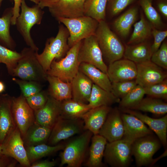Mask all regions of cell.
Segmentation results:
<instances>
[{"label": "cell", "instance_id": "obj_10", "mask_svg": "<svg viewBox=\"0 0 167 167\" xmlns=\"http://www.w3.org/2000/svg\"><path fill=\"white\" fill-rule=\"evenodd\" d=\"M84 123L81 118L68 119L60 117L52 128L48 140V145H56L85 131Z\"/></svg>", "mask_w": 167, "mask_h": 167}, {"label": "cell", "instance_id": "obj_2", "mask_svg": "<svg viewBox=\"0 0 167 167\" xmlns=\"http://www.w3.org/2000/svg\"><path fill=\"white\" fill-rule=\"evenodd\" d=\"M20 9L21 12L15 25L26 44L38 52L39 48L32 37L31 31L34 25L41 24L44 12L38 4L28 6L25 0H21Z\"/></svg>", "mask_w": 167, "mask_h": 167}, {"label": "cell", "instance_id": "obj_8", "mask_svg": "<svg viewBox=\"0 0 167 167\" xmlns=\"http://www.w3.org/2000/svg\"><path fill=\"white\" fill-rule=\"evenodd\" d=\"M161 143L152 135L139 138L132 144V155L135 157L137 166L141 167L154 164L153 156L160 148Z\"/></svg>", "mask_w": 167, "mask_h": 167}, {"label": "cell", "instance_id": "obj_43", "mask_svg": "<svg viewBox=\"0 0 167 167\" xmlns=\"http://www.w3.org/2000/svg\"><path fill=\"white\" fill-rule=\"evenodd\" d=\"M150 60L164 69H167V43L163 42L158 49L153 53Z\"/></svg>", "mask_w": 167, "mask_h": 167}, {"label": "cell", "instance_id": "obj_3", "mask_svg": "<svg viewBox=\"0 0 167 167\" xmlns=\"http://www.w3.org/2000/svg\"><path fill=\"white\" fill-rule=\"evenodd\" d=\"M95 35L103 58L104 57L109 64L123 57L125 48L105 20L99 22Z\"/></svg>", "mask_w": 167, "mask_h": 167}, {"label": "cell", "instance_id": "obj_30", "mask_svg": "<svg viewBox=\"0 0 167 167\" xmlns=\"http://www.w3.org/2000/svg\"><path fill=\"white\" fill-rule=\"evenodd\" d=\"M61 117L68 119L81 118L91 109L88 104L77 102L72 98L61 101Z\"/></svg>", "mask_w": 167, "mask_h": 167}, {"label": "cell", "instance_id": "obj_14", "mask_svg": "<svg viewBox=\"0 0 167 167\" xmlns=\"http://www.w3.org/2000/svg\"><path fill=\"white\" fill-rule=\"evenodd\" d=\"M137 74L135 81L143 88L161 82L167 79L164 69L151 60L136 63Z\"/></svg>", "mask_w": 167, "mask_h": 167}, {"label": "cell", "instance_id": "obj_52", "mask_svg": "<svg viewBox=\"0 0 167 167\" xmlns=\"http://www.w3.org/2000/svg\"><path fill=\"white\" fill-rule=\"evenodd\" d=\"M5 89V86L4 83L0 81V93L4 92Z\"/></svg>", "mask_w": 167, "mask_h": 167}, {"label": "cell", "instance_id": "obj_17", "mask_svg": "<svg viewBox=\"0 0 167 167\" xmlns=\"http://www.w3.org/2000/svg\"><path fill=\"white\" fill-rule=\"evenodd\" d=\"M124 132L123 122L119 109H111L98 134L110 142L122 139Z\"/></svg>", "mask_w": 167, "mask_h": 167}, {"label": "cell", "instance_id": "obj_12", "mask_svg": "<svg viewBox=\"0 0 167 167\" xmlns=\"http://www.w3.org/2000/svg\"><path fill=\"white\" fill-rule=\"evenodd\" d=\"M11 107L15 122L23 138L35 122L34 111L22 94L17 97H12Z\"/></svg>", "mask_w": 167, "mask_h": 167}, {"label": "cell", "instance_id": "obj_26", "mask_svg": "<svg viewBox=\"0 0 167 167\" xmlns=\"http://www.w3.org/2000/svg\"><path fill=\"white\" fill-rule=\"evenodd\" d=\"M79 71L87 76L93 83L101 88L109 91H111V82L107 73L90 64L81 63Z\"/></svg>", "mask_w": 167, "mask_h": 167}, {"label": "cell", "instance_id": "obj_49", "mask_svg": "<svg viewBox=\"0 0 167 167\" xmlns=\"http://www.w3.org/2000/svg\"><path fill=\"white\" fill-rule=\"evenodd\" d=\"M56 164V161L44 160L36 161L31 164V167H53Z\"/></svg>", "mask_w": 167, "mask_h": 167}, {"label": "cell", "instance_id": "obj_29", "mask_svg": "<svg viewBox=\"0 0 167 167\" xmlns=\"http://www.w3.org/2000/svg\"><path fill=\"white\" fill-rule=\"evenodd\" d=\"M120 100L111 92L93 84L88 104L91 109L102 106H110L115 103H119Z\"/></svg>", "mask_w": 167, "mask_h": 167}, {"label": "cell", "instance_id": "obj_6", "mask_svg": "<svg viewBox=\"0 0 167 167\" xmlns=\"http://www.w3.org/2000/svg\"><path fill=\"white\" fill-rule=\"evenodd\" d=\"M56 19L69 32L68 44L70 48L84 39L95 35L99 24L96 20L85 15L73 18L59 17Z\"/></svg>", "mask_w": 167, "mask_h": 167}, {"label": "cell", "instance_id": "obj_33", "mask_svg": "<svg viewBox=\"0 0 167 167\" xmlns=\"http://www.w3.org/2000/svg\"><path fill=\"white\" fill-rule=\"evenodd\" d=\"M133 32L127 43L128 45L135 44L145 41L152 35L153 26L143 15L140 20L134 24Z\"/></svg>", "mask_w": 167, "mask_h": 167}, {"label": "cell", "instance_id": "obj_48", "mask_svg": "<svg viewBox=\"0 0 167 167\" xmlns=\"http://www.w3.org/2000/svg\"><path fill=\"white\" fill-rule=\"evenodd\" d=\"M14 5L12 7L13 16L11 20V25H15L17 18L20 14L21 0H13Z\"/></svg>", "mask_w": 167, "mask_h": 167}, {"label": "cell", "instance_id": "obj_53", "mask_svg": "<svg viewBox=\"0 0 167 167\" xmlns=\"http://www.w3.org/2000/svg\"><path fill=\"white\" fill-rule=\"evenodd\" d=\"M34 3L36 4H38L40 2V0H29Z\"/></svg>", "mask_w": 167, "mask_h": 167}, {"label": "cell", "instance_id": "obj_31", "mask_svg": "<svg viewBox=\"0 0 167 167\" xmlns=\"http://www.w3.org/2000/svg\"><path fill=\"white\" fill-rule=\"evenodd\" d=\"M65 146L63 144L50 145L42 143L25 147L28 159L31 164L42 157L62 150Z\"/></svg>", "mask_w": 167, "mask_h": 167}, {"label": "cell", "instance_id": "obj_28", "mask_svg": "<svg viewBox=\"0 0 167 167\" xmlns=\"http://www.w3.org/2000/svg\"><path fill=\"white\" fill-rule=\"evenodd\" d=\"M52 128L35 123L27 130L22 138L25 147L45 143L48 141Z\"/></svg>", "mask_w": 167, "mask_h": 167}, {"label": "cell", "instance_id": "obj_1", "mask_svg": "<svg viewBox=\"0 0 167 167\" xmlns=\"http://www.w3.org/2000/svg\"><path fill=\"white\" fill-rule=\"evenodd\" d=\"M69 36L67 29L60 24L56 36L47 39L43 52L40 54L36 52L37 59L46 72L54 60L58 61L66 55L70 48L68 44Z\"/></svg>", "mask_w": 167, "mask_h": 167}, {"label": "cell", "instance_id": "obj_23", "mask_svg": "<svg viewBox=\"0 0 167 167\" xmlns=\"http://www.w3.org/2000/svg\"><path fill=\"white\" fill-rule=\"evenodd\" d=\"M72 98L77 102L88 104L92 82L84 74L79 71L71 82Z\"/></svg>", "mask_w": 167, "mask_h": 167}, {"label": "cell", "instance_id": "obj_55", "mask_svg": "<svg viewBox=\"0 0 167 167\" xmlns=\"http://www.w3.org/2000/svg\"><path fill=\"white\" fill-rule=\"evenodd\" d=\"M3 0H0V7L1 6L2 2ZM9 0L11 1V2H12L13 1V0Z\"/></svg>", "mask_w": 167, "mask_h": 167}, {"label": "cell", "instance_id": "obj_24", "mask_svg": "<svg viewBox=\"0 0 167 167\" xmlns=\"http://www.w3.org/2000/svg\"><path fill=\"white\" fill-rule=\"evenodd\" d=\"M49 85L48 93L50 96L59 101L72 98L71 82H65L54 76L47 75Z\"/></svg>", "mask_w": 167, "mask_h": 167}, {"label": "cell", "instance_id": "obj_13", "mask_svg": "<svg viewBox=\"0 0 167 167\" xmlns=\"http://www.w3.org/2000/svg\"><path fill=\"white\" fill-rule=\"evenodd\" d=\"M1 145L4 155L14 159L23 167L31 166L23 139L17 127L6 137Z\"/></svg>", "mask_w": 167, "mask_h": 167}, {"label": "cell", "instance_id": "obj_27", "mask_svg": "<svg viewBox=\"0 0 167 167\" xmlns=\"http://www.w3.org/2000/svg\"><path fill=\"white\" fill-rule=\"evenodd\" d=\"M152 54L151 45L144 42L126 45L123 57L137 63L150 60Z\"/></svg>", "mask_w": 167, "mask_h": 167}, {"label": "cell", "instance_id": "obj_7", "mask_svg": "<svg viewBox=\"0 0 167 167\" xmlns=\"http://www.w3.org/2000/svg\"><path fill=\"white\" fill-rule=\"evenodd\" d=\"M82 41L71 47L64 57L58 61L54 60L46 72L47 75L57 77L64 82H71L79 71L80 63L78 54Z\"/></svg>", "mask_w": 167, "mask_h": 167}, {"label": "cell", "instance_id": "obj_46", "mask_svg": "<svg viewBox=\"0 0 167 167\" xmlns=\"http://www.w3.org/2000/svg\"><path fill=\"white\" fill-rule=\"evenodd\" d=\"M152 35L154 38V42L151 49L152 54L159 48L164 39L167 36V31H160L153 27L152 31Z\"/></svg>", "mask_w": 167, "mask_h": 167}, {"label": "cell", "instance_id": "obj_21", "mask_svg": "<svg viewBox=\"0 0 167 167\" xmlns=\"http://www.w3.org/2000/svg\"><path fill=\"white\" fill-rule=\"evenodd\" d=\"M120 110L124 113H129L135 116L154 132L157 135L161 143L165 148L167 144V115L162 117L154 118L144 114L135 110L122 109Z\"/></svg>", "mask_w": 167, "mask_h": 167}, {"label": "cell", "instance_id": "obj_37", "mask_svg": "<svg viewBox=\"0 0 167 167\" xmlns=\"http://www.w3.org/2000/svg\"><path fill=\"white\" fill-rule=\"evenodd\" d=\"M145 95L143 88L137 85L121 98L119 102L120 109H133L139 103Z\"/></svg>", "mask_w": 167, "mask_h": 167}, {"label": "cell", "instance_id": "obj_39", "mask_svg": "<svg viewBox=\"0 0 167 167\" xmlns=\"http://www.w3.org/2000/svg\"><path fill=\"white\" fill-rule=\"evenodd\" d=\"M13 80L19 86L21 94L26 98L42 90L40 83L37 82L23 80L14 77Z\"/></svg>", "mask_w": 167, "mask_h": 167}, {"label": "cell", "instance_id": "obj_11", "mask_svg": "<svg viewBox=\"0 0 167 167\" xmlns=\"http://www.w3.org/2000/svg\"><path fill=\"white\" fill-rule=\"evenodd\" d=\"M79 62L92 65L103 72L107 73L108 66L104 62L102 54L95 35L82 41L79 51Z\"/></svg>", "mask_w": 167, "mask_h": 167}, {"label": "cell", "instance_id": "obj_9", "mask_svg": "<svg viewBox=\"0 0 167 167\" xmlns=\"http://www.w3.org/2000/svg\"><path fill=\"white\" fill-rule=\"evenodd\" d=\"M132 143L122 139L107 143L104 151L105 162L112 167H126L131 161Z\"/></svg>", "mask_w": 167, "mask_h": 167}, {"label": "cell", "instance_id": "obj_54", "mask_svg": "<svg viewBox=\"0 0 167 167\" xmlns=\"http://www.w3.org/2000/svg\"><path fill=\"white\" fill-rule=\"evenodd\" d=\"M2 148L1 144H0V157L3 155Z\"/></svg>", "mask_w": 167, "mask_h": 167}, {"label": "cell", "instance_id": "obj_16", "mask_svg": "<svg viewBox=\"0 0 167 167\" xmlns=\"http://www.w3.org/2000/svg\"><path fill=\"white\" fill-rule=\"evenodd\" d=\"M107 74L111 83L135 80L136 64L125 58L118 60L109 64Z\"/></svg>", "mask_w": 167, "mask_h": 167}, {"label": "cell", "instance_id": "obj_45", "mask_svg": "<svg viewBox=\"0 0 167 167\" xmlns=\"http://www.w3.org/2000/svg\"><path fill=\"white\" fill-rule=\"evenodd\" d=\"M133 0H108V9L111 15L115 16L124 10Z\"/></svg>", "mask_w": 167, "mask_h": 167}, {"label": "cell", "instance_id": "obj_51", "mask_svg": "<svg viewBox=\"0 0 167 167\" xmlns=\"http://www.w3.org/2000/svg\"><path fill=\"white\" fill-rule=\"evenodd\" d=\"M54 0H40V2L38 4L42 9L47 7L48 5Z\"/></svg>", "mask_w": 167, "mask_h": 167}, {"label": "cell", "instance_id": "obj_22", "mask_svg": "<svg viewBox=\"0 0 167 167\" xmlns=\"http://www.w3.org/2000/svg\"><path fill=\"white\" fill-rule=\"evenodd\" d=\"M111 109L110 106H102L89 110L81 117L85 130L90 131L93 135L98 134Z\"/></svg>", "mask_w": 167, "mask_h": 167}, {"label": "cell", "instance_id": "obj_20", "mask_svg": "<svg viewBox=\"0 0 167 167\" xmlns=\"http://www.w3.org/2000/svg\"><path fill=\"white\" fill-rule=\"evenodd\" d=\"M12 97L8 95L0 96V144L16 127L12 110Z\"/></svg>", "mask_w": 167, "mask_h": 167}, {"label": "cell", "instance_id": "obj_47", "mask_svg": "<svg viewBox=\"0 0 167 167\" xmlns=\"http://www.w3.org/2000/svg\"><path fill=\"white\" fill-rule=\"evenodd\" d=\"M17 162L14 159L5 155L0 157V167H14Z\"/></svg>", "mask_w": 167, "mask_h": 167}, {"label": "cell", "instance_id": "obj_34", "mask_svg": "<svg viewBox=\"0 0 167 167\" xmlns=\"http://www.w3.org/2000/svg\"><path fill=\"white\" fill-rule=\"evenodd\" d=\"M13 15L12 7L9 8L0 17V42L7 48L14 50L16 44L10 33Z\"/></svg>", "mask_w": 167, "mask_h": 167}, {"label": "cell", "instance_id": "obj_36", "mask_svg": "<svg viewBox=\"0 0 167 167\" xmlns=\"http://www.w3.org/2000/svg\"><path fill=\"white\" fill-rule=\"evenodd\" d=\"M148 112L156 114L167 113V104L162 99L149 96L143 98L133 109Z\"/></svg>", "mask_w": 167, "mask_h": 167}, {"label": "cell", "instance_id": "obj_56", "mask_svg": "<svg viewBox=\"0 0 167 167\" xmlns=\"http://www.w3.org/2000/svg\"><path fill=\"white\" fill-rule=\"evenodd\" d=\"M1 63V61L0 60V63Z\"/></svg>", "mask_w": 167, "mask_h": 167}, {"label": "cell", "instance_id": "obj_19", "mask_svg": "<svg viewBox=\"0 0 167 167\" xmlns=\"http://www.w3.org/2000/svg\"><path fill=\"white\" fill-rule=\"evenodd\" d=\"M34 113L36 123L52 128L61 117V101L49 95L44 106Z\"/></svg>", "mask_w": 167, "mask_h": 167}, {"label": "cell", "instance_id": "obj_41", "mask_svg": "<svg viewBox=\"0 0 167 167\" xmlns=\"http://www.w3.org/2000/svg\"><path fill=\"white\" fill-rule=\"evenodd\" d=\"M145 94L149 96L166 100L167 99V79L160 83L143 88Z\"/></svg>", "mask_w": 167, "mask_h": 167}, {"label": "cell", "instance_id": "obj_15", "mask_svg": "<svg viewBox=\"0 0 167 167\" xmlns=\"http://www.w3.org/2000/svg\"><path fill=\"white\" fill-rule=\"evenodd\" d=\"M86 0H54L47 6L51 15L59 17L73 18L84 15Z\"/></svg>", "mask_w": 167, "mask_h": 167}, {"label": "cell", "instance_id": "obj_38", "mask_svg": "<svg viewBox=\"0 0 167 167\" xmlns=\"http://www.w3.org/2000/svg\"><path fill=\"white\" fill-rule=\"evenodd\" d=\"M21 56L20 53L0 44V60L1 63L6 65L8 73L11 75Z\"/></svg>", "mask_w": 167, "mask_h": 167}, {"label": "cell", "instance_id": "obj_40", "mask_svg": "<svg viewBox=\"0 0 167 167\" xmlns=\"http://www.w3.org/2000/svg\"><path fill=\"white\" fill-rule=\"evenodd\" d=\"M152 0H140V5L147 17L152 26L156 28L162 25L161 18L152 4Z\"/></svg>", "mask_w": 167, "mask_h": 167}, {"label": "cell", "instance_id": "obj_44", "mask_svg": "<svg viewBox=\"0 0 167 167\" xmlns=\"http://www.w3.org/2000/svg\"><path fill=\"white\" fill-rule=\"evenodd\" d=\"M49 97L48 92L41 90L29 97L26 98L30 107L34 111L39 109L46 104Z\"/></svg>", "mask_w": 167, "mask_h": 167}, {"label": "cell", "instance_id": "obj_42", "mask_svg": "<svg viewBox=\"0 0 167 167\" xmlns=\"http://www.w3.org/2000/svg\"><path fill=\"white\" fill-rule=\"evenodd\" d=\"M137 85L135 80L112 82L111 92L116 97L121 99Z\"/></svg>", "mask_w": 167, "mask_h": 167}, {"label": "cell", "instance_id": "obj_18", "mask_svg": "<svg viewBox=\"0 0 167 167\" xmlns=\"http://www.w3.org/2000/svg\"><path fill=\"white\" fill-rule=\"evenodd\" d=\"M124 132L122 139L133 143L137 139L153 135L152 131L140 119L132 114H121Z\"/></svg>", "mask_w": 167, "mask_h": 167}, {"label": "cell", "instance_id": "obj_4", "mask_svg": "<svg viewBox=\"0 0 167 167\" xmlns=\"http://www.w3.org/2000/svg\"><path fill=\"white\" fill-rule=\"evenodd\" d=\"M93 133L85 130L66 144L60 154V166L80 167L85 159Z\"/></svg>", "mask_w": 167, "mask_h": 167}, {"label": "cell", "instance_id": "obj_5", "mask_svg": "<svg viewBox=\"0 0 167 167\" xmlns=\"http://www.w3.org/2000/svg\"><path fill=\"white\" fill-rule=\"evenodd\" d=\"M36 52L29 47L23 48L20 53L21 57L12 76L40 83L46 80L47 74L37 59Z\"/></svg>", "mask_w": 167, "mask_h": 167}, {"label": "cell", "instance_id": "obj_50", "mask_svg": "<svg viewBox=\"0 0 167 167\" xmlns=\"http://www.w3.org/2000/svg\"><path fill=\"white\" fill-rule=\"evenodd\" d=\"M159 10L165 17H167V5L166 3L161 2L158 5Z\"/></svg>", "mask_w": 167, "mask_h": 167}, {"label": "cell", "instance_id": "obj_25", "mask_svg": "<svg viewBox=\"0 0 167 167\" xmlns=\"http://www.w3.org/2000/svg\"><path fill=\"white\" fill-rule=\"evenodd\" d=\"M91 141L89 157L85 165L88 167H102L103 165L102 159L107 141L99 134L93 135Z\"/></svg>", "mask_w": 167, "mask_h": 167}, {"label": "cell", "instance_id": "obj_32", "mask_svg": "<svg viewBox=\"0 0 167 167\" xmlns=\"http://www.w3.org/2000/svg\"><path fill=\"white\" fill-rule=\"evenodd\" d=\"M138 10L135 7L127 10L113 23V26L117 32L121 36L126 37L129 34L132 26L137 17Z\"/></svg>", "mask_w": 167, "mask_h": 167}, {"label": "cell", "instance_id": "obj_35", "mask_svg": "<svg viewBox=\"0 0 167 167\" xmlns=\"http://www.w3.org/2000/svg\"><path fill=\"white\" fill-rule=\"evenodd\" d=\"M108 0H86L84 5V15L99 22L105 20Z\"/></svg>", "mask_w": 167, "mask_h": 167}]
</instances>
